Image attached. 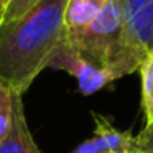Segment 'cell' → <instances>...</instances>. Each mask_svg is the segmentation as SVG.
<instances>
[{"instance_id":"2","label":"cell","mask_w":153,"mask_h":153,"mask_svg":"<svg viewBox=\"0 0 153 153\" xmlns=\"http://www.w3.org/2000/svg\"><path fill=\"white\" fill-rule=\"evenodd\" d=\"M64 38L81 56L94 66L109 71L114 79L135 73L142 64L127 40L119 0H109L102 12L84 28L64 30Z\"/></svg>"},{"instance_id":"11","label":"cell","mask_w":153,"mask_h":153,"mask_svg":"<svg viewBox=\"0 0 153 153\" xmlns=\"http://www.w3.org/2000/svg\"><path fill=\"white\" fill-rule=\"evenodd\" d=\"M137 153H153V122L146 123V127L135 137Z\"/></svg>"},{"instance_id":"1","label":"cell","mask_w":153,"mask_h":153,"mask_svg":"<svg viewBox=\"0 0 153 153\" xmlns=\"http://www.w3.org/2000/svg\"><path fill=\"white\" fill-rule=\"evenodd\" d=\"M68 0H41L13 20H0V82L23 96L48 68L64 36Z\"/></svg>"},{"instance_id":"6","label":"cell","mask_w":153,"mask_h":153,"mask_svg":"<svg viewBox=\"0 0 153 153\" xmlns=\"http://www.w3.org/2000/svg\"><path fill=\"white\" fill-rule=\"evenodd\" d=\"M0 153H43L35 143V138L30 132L20 94H15L12 128L5 140L0 143Z\"/></svg>"},{"instance_id":"7","label":"cell","mask_w":153,"mask_h":153,"mask_svg":"<svg viewBox=\"0 0 153 153\" xmlns=\"http://www.w3.org/2000/svg\"><path fill=\"white\" fill-rule=\"evenodd\" d=\"M109 0H68L64 12V30L76 31L89 25L102 12Z\"/></svg>"},{"instance_id":"10","label":"cell","mask_w":153,"mask_h":153,"mask_svg":"<svg viewBox=\"0 0 153 153\" xmlns=\"http://www.w3.org/2000/svg\"><path fill=\"white\" fill-rule=\"evenodd\" d=\"M40 2L41 0H10L8 5L5 7L4 13H2V17H0V20H13V18L22 17Z\"/></svg>"},{"instance_id":"3","label":"cell","mask_w":153,"mask_h":153,"mask_svg":"<svg viewBox=\"0 0 153 153\" xmlns=\"http://www.w3.org/2000/svg\"><path fill=\"white\" fill-rule=\"evenodd\" d=\"M50 69H58V71H66L73 77H76L79 91L86 96L94 94L115 81L109 71L102 69V68L94 66L92 63L82 58L69 43L66 38L63 36L59 46L53 53L50 63H48Z\"/></svg>"},{"instance_id":"12","label":"cell","mask_w":153,"mask_h":153,"mask_svg":"<svg viewBox=\"0 0 153 153\" xmlns=\"http://www.w3.org/2000/svg\"><path fill=\"white\" fill-rule=\"evenodd\" d=\"M8 2H10V0H0V17H2V13H4L5 7L8 5Z\"/></svg>"},{"instance_id":"9","label":"cell","mask_w":153,"mask_h":153,"mask_svg":"<svg viewBox=\"0 0 153 153\" xmlns=\"http://www.w3.org/2000/svg\"><path fill=\"white\" fill-rule=\"evenodd\" d=\"M15 92L4 82H0V143L5 140L12 128Z\"/></svg>"},{"instance_id":"4","label":"cell","mask_w":153,"mask_h":153,"mask_svg":"<svg viewBox=\"0 0 153 153\" xmlns=\"http://www.w3.org/2000/svg\"><path fill=\"white\" fill-rule=\"evenodd\" d=\"M125 33L133 54L143 58L153 51V0H119Z\"/></svg>"},{"instance_id":"8","label":"cell","mask_w":153,"mask_h":153,"mask_svg":"<svg viewBox=\"0 0 153 153\" xmlns=\"http://www.w3.org/2000/svg\"><path fill=\"white\" fill-rule=\"evenodd\" d=\"M142 77V107L146 123L153 122V51L143 58L138 68Z\"/></svg>"},{"instance_id":"5","label":"cell","mask_w":153,"mask_h":153,"mask_svg":"<svg viewBox=\"0 0 153 153\" xmlns=\"http://www.w3.org/2000/svg\"><path fill=\"white\" fill-rule=\"evenodd\" d=\"M94 135L84 140L71 153H137L135 137L130 132H122L115 128L110 119L92 114Z\"/></svg>"}]
</instances>
